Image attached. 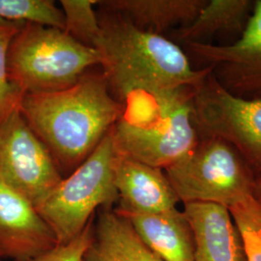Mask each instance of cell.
Masks as SVG:
<instances>
[{
	"instance_id": "cell-1",
	"label": "cell",
	"mask_w": 261,
	"mask_h": 261,
	"mask_svg": "<svg viewBox=\"0 0 261 261\" xmlns=\"http://www.w3.org/2000/svg\"><path fill=\"white\" fill-rule=\"evenodd\" d=\"M19 111L59 170L73 172L112 130L122 107L103 72H88L63 90L23 94Z\"/></svg>"
},
{
	"instance_id": "cell-2",
	"label": "cell",
	"mask_w": 261,
	"mask_h": 261,
	"mask_svg": "<svg viewBox=\"0 0 261 261\" xmlns=\"http://www.w3.org/2000/svg\"><path fill=\"white\" fill-rule=\"evenodd\" d=\"M100 23L102 32L96 49L118 101L136 92L196 87L211 73L210 68H193L174 42L137 28L117 15L111 13Z\"/></svg>"
},
{
	"instance_id": "cell-3",
	"label": "cell",
	"mask_w": 261,
	"mask_h": 261,
	"mask_svg": "<svg viewBox=\"0 0 261 261\" xmlns=\"http://www.w3.org/2000/svg\"><path fill=\"white\" fill-rule=\"evenodd\" d=\"M194 86L136 92L120 101V117L112 128L117 153L166 169L198 141L194 123Z\"/></svg>"
},
{
	"instance_id": "cell-4",
	"label": "cell",
	"mask_w": 261,
	"mask_h": 261,
	"mask_svg": "<svg viewBox=\"0 0 261 261\" xmlns=\"http://www.w3.org/2000/svg\"><path fill=\"white\" fill-rule=\"evenodd\" d=\"M101 63L97 49L65 30L31 22H25L13 38L8 53L10 80L21 95L69 88Z\"/></svg>"
},
{
	"instance_id": "cell-5",
	"label": "cell",
	"mask_w": 261,
	"mask_h": 261,
	"mask_svg": "<svg viewBox=\"0 0 261 261\" xmlns=\"http://www.w3.org/2000/svg\"><path fill=\"white\" fill-rule=\"evenodd\" d=\"M165 172L184 204L211 202L229 209L253 196L254 173L220 138L199 137L194 148Z\"/></svg>"
},
{
	"instance_id": "cell-6",
	"label": "cell",
	"mask_w": 261,
	"mask_h": 261,
	"mask_svg": "<svg viewBox=\"0 0 261 261\" xmlns=\"http://www.w3.org/2000/svg\"><path fill=\"white\" fill-rule=\"evenodd\" d=\"M116 150L112 130L38 208L58 245L73 241L94 219L97 208L111 209L118 200L114 184Z\"/></svg>"
},
{
	"instance_id": "cell-7",
	"label": "cell",
	"mask_w": 261,
	"mask_h": 261,
	"mask_svg": "<svg viewBox=\"0 0 261 261\" xmlns=\"http://www.w3.org/2000/svg\"><path fill=\"white\" fill-rule=\"evenodd\" d=\"M193 106L198 137L229 142L255 176L261 173V98L234 96L210 73L196 85Z\"/></svg>"
},
{
	"instance_id": "cell-8",
	"label": "cell",
	"mask_w": 261,
	"mask_h": 261,
	"mask_svg": "<svg viewBox=\"0 0 261 261\" xmlns=\"http://www.w3.org/2000/svg\"><path fill=\"white\" fill-rule=\"evenodd\" d=\"M0 179L36 209L63 180L51 153L19 109L0 124Z\"/></svg>"
},
{
	"instance_id": "cell-9",
	"label": "cell",
	"mask_w": 261,
	"mask_h": 261,
	"mask_svg": "<svg viewBox=\"0 0 261 261\" xmlns=\"http://www.w3.org/2000/svg\"><path fill=\"white\" fill-rule=\"evenodd\" d=\"M187 49L223 88L244 99L261 98V0L254 2L250 20L229 45L187 44Z\"/></svg>"
},
{
	"instance_id": "cell-10",
	"label": "cell",
	"mask_w": 261,
	"mask_h": 261,
	"mask_svg": "<svg viewBox=\"0 0 261 261\" xmlns=\"http://www.w3.org/2000/svg\"><path fill=\"white\" fill-rule=\"evenodd\" d=\"M58 245L56 234L24 196L0 179V255L24 261Z\"/></svg>"
},
{
	"instance_id": "cell-11",
	"label": "cell",
	"mask_w": 261,
	"mask_h": 261,
	"mask_svg": "<svg viewBox=\"0 0 261 261\" xmlns=\"http://www.w3.org/2000/svg\"><path fill=\"white\" fill-rule=\"evenodd\" d=\"M114 184L118 193L116 210L130 213H161L180 202L164 169L116 152Z\"/></svg>"
},
{
	"instance_id": "cell-12",
	"label": "cell",
	"mask_w": 261,
	"mask_h": 261,
	"mask_svg": "<svg viewBox=\"0 0 261 261\" xmlns=\"http://www.w3.org/2000/svg\"><path fill=\"white\" fill-rule=\"evenodd\" d=\"M184 214L192 227L195 261H246L242 242L227 207L189 202Z\"/></svg>"
},
{
	"instance_id": "cell-13",
	"label": "cell",
	"mask_w": 261,
	"mask_h": 261,
	"mask_svg": "<svg viewBox=\"0 0 261 261\" xmlns=\"http://www.w3.org/2000/svg\"><path fill=\"white\" fill-rule=\"evenodd\" d=\"M125 217L140 240L163 261H195L192 227L177 208L161 213H130L114 209Z\"/></svg>"
},
{
	"instance_id": "cell-14",
	"label": "cell",
	"mask_w": 261,
	"mask_h": 261,
	"mask_svg": "<svg viewBox=\"0 0 261 261\" xmlns=\"http://www.w3.org/2000/svg\"><path fill=\"white\" fill-rule=\"evenodd\" d=\"M207 0H108L97 4L142 30L162 35L175 27L191 24Z\"/></svg>"
},
{
	"instance_id": "cell-15",
	"label": "cell",
	"mask_w": 261,
	"mask_h": 261,
	"mask_svg": "<svg viewBox=\"0 0 261 261\" xmlns=\"http://www.w3.org/2000/svg\"><path fill=\"white\" fill-rule=\"evenodd\" d=\"M86 261H163L142 242L130 222L115 210L102 209L94 224Z\"/></svg>"
},
{
	"instance_id": "cell-16",
	"label": "cell",
	"mask_w": 261,
	"mask_h": 261,
	"mask_svg": "<svg viewBox=\"0 0 261 261\" xmlns=\"http://www.w3.org/2000/svg\"><path fill=\"white\" fill-rule=\"evenodd\" d=\"M252 0H207L196 19L185 28H179L176 37L185 45L205 43L207 38L218 33H240L252 16Z\"/></svg>"
},
{
	"instance_id": "cell-17",
	"label": "cell",
	"mask_w": 261,
	"mask_h": 261,
	"mask_svg": "<svg viewBox=\"0 0 261 261\" xmlns=\"http://www.w3.org/2000/svg\"><path fill=\"white\" fill-rule=\"evenodd\" d=\"M0 19L65 28L62 10L49 0H0Z\"/></svg>"
},
{
	"instance_id": "cell-18",
	"label": "cell",
	"mask_w": 261,
	"mask_h": 261,
	"mask_svg": "<svg viewBox=\"0 0 261 261\" xmlns=\"http://www.w3.org/2000/svg\"><path fill=\"white\" fill-rule=\"evenodd\" d=\"M96 0H62L66 32L87 47L96 49L101 37V23L94 10Z\"/></svg>"
},
{
	"instance_id": "cell-19",
	"label": "cell",
	"mask_w": 261,
	"mask_h": 261,
	"mask_svg": "<svg viewBox=\"0 0 261 261\" xmlns=\"http://www.w3.org/2000/svg\"><path fill=\"white\" fill-rule=\"evenodd\" d=\"M242 242L246 261H261V203L251 196L229 208Z\"/></svg>"
},
{
	"instance_id": "cell-20",
	"label": "cell",
	"mask_w": 261,
	"mask_h": 261,
	"mask_svg": "<svg viewBox=\"0 0 261 261\" xmlns=\"http://www.w3.org/2000/svg\"><path fill=\"white\" fill-rule=\"evenodd\" d=\"M24 23L0 19V124L19 109L22 96L10 80L8 53L13 38Z\"/></svg>"
},
{
	"instance_id": "cell-21",
	"label": "cell",
	"mask_w": 261,
	"mask_h": 261,
	"mask_svg": "<svg viewBox=\"0 0 261 261\" xmlns=\"http://www.w3.org/2000/svg\"><path fill=\"white\" fill-rule=\"evenodd\" d=\"M93 221L73 241L57 245L48 252L24 261H86L85 253L93 240Z\"/></svg>"
},
{
	"instance_id": "cell-22",
	"label": "cell",
	"mask_w": 261,
	"mask_h": 261,
	"mask_svg": "<svg viewBox=\"0 0 261 261\" xmlns=\"http://www.w3.org/2000/svg\"><path fill=\"white\" fill-rule=\"evenodd\" d=\"M253 196L261 203V173L255 176L253 186Z\"/></svg>"
},
{
	"instance_id": "cell-23",
	"label": "cell",
	"mask_w": 261,
	"mask_h": 261,
	"mask_svg": "<svg viewBox=\"0 0 261 261\" xmlns=\"http://www.w3.org/2000/svg\"><path fill=\"white\" fill-rule=\"evenodd\" d=\"M2 259H3V258H2V257H1V255H0V261H2Z\"/></svg>"
}]
</instances>
